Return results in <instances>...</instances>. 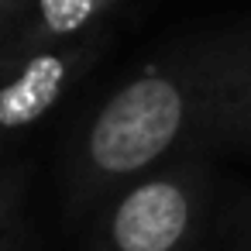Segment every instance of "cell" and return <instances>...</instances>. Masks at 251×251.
Instances as JSON below:
<instances>
[{
  "mask_svg": "<svg viewBox=\"0 0 251 251\" xmlns=\"http://www.w3.org/2000/svg\"><path fill=\"white\" fill-rule=\"evenodd\" d=\"M90 59L86 45H49L28 52L0 83V134H14L45 117Z\"/></svg>",
  "mask_w": 251,
  "mask_h": 251,
  "instance_id": "3",
  "label": "cell"
},
{
  "mask_svg": "<svg viewBox=\"0 0 251 251\" xmlns=\"http://www.w3.org/2000/svg\"><path fill=\"white\" fill-rule=\"evenodd\" d=\"M107 200L93 251H186L203 220L206 176L186 158L131 179Z\"/></svg>",
  "mask_w": 251,
  "mask_h": 251,
  "instance_id": "2",
  "label": "cell"
},
{
  "mask_svg": "<svg viewBox=\"0 0 251 251\" xmlns=\"http://www.w3.org/2000/svg\"><path fill=\"white\" fill-rule=\"evenodd\" d=\"M230 141L251 145V21L182 42L103 97L76 138L69 200L86 206Z\"/></svg>",
  "mask_w": 251,
  "mask_h": 251,
  "instance_id": "1",
  "label": "cell"
},
{
  "mask_svg": "<svg viewBox=\"0 0 251 251\" xmlns=\"http://www.w3.org/2000/svg\"><path fill=\"white\" fill-rule=\"evenodd\" d=\"M121 0H28L31 18L18 35V45L25 49L21 55L83 35L86 28H93V21H100Z\"/></svg>",
  "mask_w": 251,
  "mask_h": 251,
  "instance_id": "4",
  "label": "cell"
},
{
  "mask_svg": "<svg viewBox=\"0 0 251 251\" xmlns=\"http://www.w3.org/2000/svg\"><path fill=\"white\" fill-rule=\"evenodd\" d=\"M4 244H7V241H4ZM0 251H4V248H0Z\"/></svg>",
  "mask_w": 251,
  "mask_h": 251,
  "instance_id": "7",
  "label": "cell"
},
{
  "mask_svg": "<svg viewBox=\"0 0 251 251\" xmlns=\"http://www.w3.org/2000/svg\"><path fill=\"white\" fill-rule=\"evenodd\" d=\"M25 169L21 165H7L0 169V248L11 237V227L18 220L21 200H25Z\"/></svg>",
  "mask_w": 251,
  "mask_h": 251,
  "instance_id": "5",
  "label": "cell"
},
{
  "mask_svg": "<svg viewBox=\"0 0 251 251\" xmlns=\"http://www.w3.org/2000/svg\"><path fill=\"white\" fill-rule=\"evenodd\" d=\"M21 7H25V0H0V31L7 28V21H11Z\"/></svg>",
  "mask_w": 251,
  "mask_h": 251,
  "instance_id": "6",
  "label": "cell"
}]
</instances>
